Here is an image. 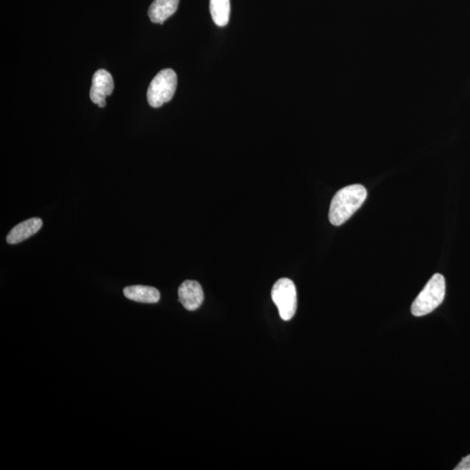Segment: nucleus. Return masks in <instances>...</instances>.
<instances>
[{"label":"nucleus","mask_w":470,"mask_h":470,"mask_svg":"<svg viewBox=\"0 0 470 470\" xmlns=\"http://www.w3.org/2000/svg\"><path fill=\"white\" fill-rule=\"evenodd\" d=\"M210 13L218 27H225L230 17V0H210Z\"/></svg>","instance_id":"9d476101"},{"label":"nucleus","mask_w":470,"mask_h":470,"mask_svg":"<svg viewBox=\"0 0 470 470\" xmlns=\"http://www.w3.org/2000/svg\"><path fill=\"white\" fill-rule=\"evenodd\" d=\"M445 294L446 283L443 275H433L412 304V315L417 317L429 315L443 303Z\"/></svg>","instance_id":"f03ea898"},{"label":"nucleus","mask_w":470,"mask_h":470,"mask_svg":"<svg viewBox=\"0 0 470 470\" xmlns=\"http://www.w3.org/2000/svg\"><path fill=\"white\" fill-rule=\"evenodd\" d=\"M177 87V75L172 69H164L152 80L148 90V101L158 108L172 100Z\"/></svg>","instance_id":"7ed1b4c3"},{"label":"nucleus","mask_w":470,"mask_h":470,"mask_svg":"<svg viewBox=\"0 0 470 470\" xmlns=\"http://www.w3.org/2000/svg\"><path fill=\"white\" fill-rule=\"evenodd\" d=\"M178 300L188 311H195L202 306L204 293L202 286L195 280H185L178 287Z\"/></svg>","instance_id":"423d86ee"},{"label":"nucleus","mask_w":470,"mask_h":470,"mask_svg":"<svg viewBox=\"0 0 470 470\" xmlns=\"http://www.w3.org/2000/svg\"><path fill=\"white\" fill-rule=\"evenodd\" d=\"M180 0H155L148 10L152 23L163 24L176 12Z\"/></svg>","instance_id":"6e6552de"},{"label":"nucleus","mask_w":470,"mask_h":470,"mask_svg":"<svg viewBox=\"0 0 470 470\" xmlns=\"http://www.w3.org/2000/svg\"><path fill=\"white\" fill-rule=\"evenodd\" d=\"M367 195L366 188L362 185H351L341 188L330 204V223L337 227L345 223L362 207Z\"/></svg>","instance_id":"f257e3e1"},{"label":"nucleus","mask_w":470,"mask_h":470,"mask_svg":"<svg viewBox=\"0 0 470 470\" xmlns=\"http://www.w3.org/2000/svg\"><path fill=\"white\" fill-rule=\"evenodd\" d=\"M124 294L131 301L141 303L154 304L159 301V291L149 286H129L124 289Z\"/></svg>","instance_id":"1a4fd4ad"},{"label":"nucleus","mask_w":470,"mask_h":470,"mask_svg":"<svg viewBox=\"0 0 470 470\" xmlns=\"http://www.w3.org/2000/svg\"><path fill=\"white\" fill-rule=\"evenodd\" d=\"M115 89L114 79L110 72L100 69L93 74L92 86L90 90V98L94 104L103 108L107 105L105 97L110 96Z\"/></svg>","instance_id":"39448f33"},{"label":"nucleus","mask_w":470,"mask_h":470,"mask_svg":"<svg viewBox=\"0 0 470 470\" xmlns=\"http://www.w3.org/2000/svg\"><path fill=\"white\" fill-rule=\"evenodd\" d=\"M42 225L43 221L39 218H32L22 221L11 230L6 237V242L11 245L24 242L38 233L42 228Z\"/></svg>","instance_id":"0eeeda50"},{"label":"nucleus","mask_w":470,"mask_h":470,"mask_svg":"<svg viewBox=\"0 0 470 470\" xmlns=\"http://www.w3.org/2000/svg\"><path fill=\"white\" fill-rule=\"evenodd\" d=\"M271 296L278 308L280 318L290 320L297 309V292L293 280L282 278L273 287Z\"/></svg>","instance_id":"20e7f679"},{"label":"nucleus","mask_w":470,"mask_h":470,"mask_svg":"<svg viewBox=\"0 0 470 470\" xmlns=\"http://www.w3.org/2000/svg\"><path fill=\"white\" fill-rule=\"evenodd\" d=\"M455 470H470V455L462 459Z\"/></svg>","instance_id":"9b49d317"}]
</instances>
